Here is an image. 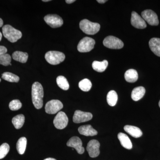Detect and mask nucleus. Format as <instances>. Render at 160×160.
Returning <instances> with one entry per match:
<instances>
[{
  "mask_svg": "<svg viewBox=\"0 0 160 160\" xmlns=\"http://www.w3.org/2000/svg\"><path fill=\"white\" fill-rule=\"evenodd\" d=\"M32 103L37 109H40L43 106L44 90L42 85L38 82H35L32 87Z\"/></svg>",
  "mask_w": 160,
  "mask_h": 160,
  "instance_id": "obj_1",
  "label": "nucleus"
},
{
  "mask_svg": "<svg viewBox=\"0 0 160 160\" xmlns=\"http://www.w3.org/2000/svg\"><path fill=\"white\" fill-rule=\"evenodd\" d=\"M3 35L8 41L11 42H17L22 37V32L18 29H15L9 25H6L2 27Z\"/></svg>",
  "mask_w": 160,
  "mask_h": 160,
  "instance_id": "obj_2",
  "label": "nucleus"
},
{
  "mask_svg": "<svg viewBox=\"0 0 160 160\" xmlns=\"http://www.w3.org/2000/svg\"><path fill=\"white\" fill-rule=\"evenodd\" d=\"M80 29L86 34L94 35L99 31L100 25L98 23L92 22L89 20L84 19L80 22Z\"/></svg>",
  "mask_w": 160,
  "mask_h": 160,
  "instance_id": "obj_3",
  "label": "nucleus"
},
{
  "mask_svg": "<svg viewBox=\"0 0 160 160\" xmlns=\"http://www.w3.org/2000/svg\"><path fill=\"white\" fill-rule=\"evenodd\" d=\"M65 55L61 52L50 51L46 52L45 59L49 64L57 65L62 62L65 59Z\"/></svg>",
  "mask_w": 160,
  "mask_h": 160,
  "instance_id": "obj_4",
  "label": "nucleus"
},
{
  "mask_svg": "<svg viewBox=\"0 0 160 160\" xmlns=\"http://www.w3.org/2000/svg\"><path fill=\"white\" fill-rule=\"evenodd\" d=\"M95 41L89 37H85L80 41L78 45V51L81 52H89L94 48Z\"/></svg>",
  "mask_w": 160,
  "mask_h": 160,
  "instance_id": "obj_5",
  "label": "nucleus"
},
{
  "mask_svg": "<svg viewBox=\"0 0 160 160\" xmlns=\"http://www.w3.org/2000/svg\"><path fill=\"white\" fill-rule=\"evenodd\" d=\"M103 43L104 46L111 49H121L124 46V43L122 40L112 36H109L105 38Z\"/></svg>",
  "mask_w": 160,
  "mask_h": 160,
  "instance_id": "obj_6",
  "label": "nucleus"
},
{
  "mask_svg": "<svg viewBox=\"0 0 160 160\" xmlns=\"http://www.w3.org/2000/svg\"><path fill=\"white\" fill-rule=\"evenodd\" d=\"M62 103L59 100H52L46 103L45 111L48 114H55L62 109Z\"/></svg>",
  "mask_w": 160,
  "mask_h": 160,
  "instance_id": "obj_7",
  "label": "nucleus"
},
{
  "mask_svg": "<svg viewBox=\"0 0 160 160\" xmlns=\"http://www.w3.org/2000/svg\"><path fill=\"white\" fill-rule=\"evenodd\" d=\"M143 19L151 26H157L159 24V20L156 13L150 9H146L142 12Z\"/></svg>",
  "mask_w": 160,
  "mask_h": 160,
  "instance_id": "obj_8",
  "label": "nucleus"
},
{
  "mask_svg": "<svg viewBox=\"0 0 160 160\" xmlns=\"http://www.w3.org/2000/svg\"><path fill=\"white\" fill-rule=\"evenodd\" d=\"M68 118L65 112L60 111L58 112L53 120V124L57 129H62L68 125Z\"/></svg>",
  "mask_w": 160,
  "mask_h": 160,
  "instance_id": "obj_9",
  "label": "nucleus"
},
{
  "mask_svg": "<svg viewBox=\"0 0 160 160\" xmlns=\"http://www.w3.org/2000/svg\"><path fill=\"white\" fill-rule=\"evenodd\" d=\"M44 20L52 28H58L62 26L63 24L62 18L56 14L47 15L44 17Z\"/></svg>",
  "mask_w": 160,
  "mask_h": 160,
  "instance_id": "obj_10",
  "label": "nucleus"
},
{
  "mask_svg": "<svg viewBox=\"0 0 160 160\" xmlns=\"http://www.w3.org/2000/svg\"><path fill=\"white\" fill-rule=\"evenodd\" d=\"M100 144L96 140H92L87 144V151L91 158L97 157L100 154Z\"/></svg>",
  "mask_w": 160,
  "mask_h": 160,
  "instance_id": "obj_11",
  "label": "nucleus"
},
{
  "mask_svg": "<svg viewBox=\"0 0 160 160\" xmlns=\"http://www.w3.org/2000/svg\"><path fill=\"white\" fill-rule=\"evenodd\" d=\"M92 118V115L90 112H84L77 110L75 112L73 116V122L75 123H80L88 122Z\"/></svg>",
  "mask_w": 160,
  "mask_h": 160,
  "instance_id": "obj_12",
  "label": "nucleus"
},
{
  "mask_svg": "<svg viewBox=\"0 0 160 160\" xmlns=\"http://www.w3.org/2000/svg\"><path fill=\"white\" fill-rule=\"evenodd\" d=\"M131 24L135 28L139 29H145L147 26L145 20L134 11L131 13Z\"/></svg>",
  "mask_w": 160,
  "mask_h": 160,
  "instance_id": "obj_13",
  "label": "nucleus"
},
{
  "mask_svg": "<svg viewBox=\"0 0 160 160\" xmlns=\"http://www.w3.org/2000/svg\"><path fill=\"white\" fill-rule=\"evenodd\" d=\"M67 146L74 148L79 154H83L85 149L82 146V140L78 137H72L68 141Z\"/></svg>",
  "mask_w": 160,
  "mask_h": 160,
  "instance_id": "obj_14",
  "label": "nucleus"
},
{
  "mask_svg": "<svg viewBox=\"0 0 160 160\" xmlns=\"http://www.w3.org/2000/svg\"><path fill=\"white\" fill-rule=\"evenodd\" d=\"M80 134L86 136H93L98 134V132L90 125H84L78 128Z\"/></svg>",
  "mask_w": 160,
  "mask_h": 160,
  "instance_id": "obj_15",
  "label": "nucleus"
},
{
  "mask_svg": "<svg viewBox=\"0 0 160 160\" xmlns=\"http://www.w3.org/2000/svg\"><path fill=\"white\" fill-rule=\"evenodd\" d=\"M149 46L156 55L160 57V38H152L149 41Z\"/></svg>",
  "mask_w": 160,
  "mask_h": 160,
  "instance_id": "obj_16",
  "label": "nucleus"
},
{
  "mask_svg": "<svg viewBox=\"0 0 160 160\" xmlns=\"http://www.w3.org/2000/svg\"><path fill=\"white\" fill-rule=\"evenodd\" d=\"M124 130L132 137L138 138L142 135V132L136 126L126 125L124 127Z\"/></svg>",
  "mask_w": 160,
  "mask_h": 160,
  "instance_id": "obj_17",
  "label": "nucleus"
},
{
  "mask_svg": "<svg viewBox=\"0 0 160 160\" xmlns=\"http://www.w3.org/2000/svg\"><path fill=\"white\" fill-rule=\"evenodd\" d=\"M118 137L121 145L124 148L128 149H131L132 148V143L127 135L122 132H119L118 134Z\"/></svg>",
  "mask_w": 160,
  "mask_h": 160,
  "instance_id": "obj_18",
  "label": "nucleus"
},
{
  "mask_svg": "<svg viewBox=\"0 0 160 160\" xmlns=\"http://www.w3.org/2000/svg\"><path fill=\"white\" fill-rule=\"evenodd\" d=\"M146 93V89L142 86L136 87L132 90L131 93V98L133 101H138L144 97Z\"/></svg>",
  "mask_w": 160,
  "mask_h": 160,
  "instance_id": "obj_19",
  "label": "nucleus"
},
{
  "mask_svg": "<svg viewBox=\"0 0 160 160\" xmlns=\"http://www.w3.org/2000/svg\"><path fill=\"white\" fill-rule=\"evenodd\" d=\"M125 78L127 82L134 83L136 82L138 78L137 71L133 69L127 70L125 73Z\"/></svg>",
  "mask_w": 160,
  "mask_h": 160,
  "instance_id": "obj_20",
  "label": "nucleus"
},
{
  "mask_svg": "<svg viewBox=\"0 0 160 160\" xmlns=\"http://www.w3.org/2000/svg\"><path fill=\"white\" fill-rule=\"evenodd\" d=\"M108 62L107 60H104L102 62L94 61L92 63L93 69L98 72H102L105 71L108 67Z\"/></svg>",
  "mask_w": 160,
  "mask_h": 160,
  "instance_id": "obj_21",
  "label": "nucleus"
},
{
  "mask_svg": "<svg viewBox=\"0 0 160 160\" xmlns=\"http://www.w3.org/2000/svg\"><path fill=\"white\" fill-rule=\"evenodd\" d=\"M28 57L29 56L27 52L21 51L14 52L12 54V58L13 60L22 63L27 62Z\"/></svg>",
  "mask_w": 160,
  "mask_h": 160,
  "instance_id": "obj_22",
  "label": "nucleus"
},
{
  "mask_svg": "<svg viewBox=\"0 0 160 160\" xmlns=\"http://www.w3.org/2000/svg\"><path fill=\"white\" fill-rule=\"evenodd\" d=\"M25 120V116L23 114H19L13 118L12 122L16 129H19L22 127Z\"/></svg>",
  "mask_w": 160,
  "mask_h": 160,
  "instance_id": "obj_23",
  "label": "nucleus"
},
{
  "mask_svg": "<svg viewBox=\"0 0 160 160\" xmlns=\"http://www.w3.org/2000/svg\"><path fill=\"white\" fill-rule=\"evenodd\" d=\"M27 139L26 138L22 137L18 140L17 143V150L20 154H24L26 151Z\"/></svg>",
  "mask_w": 160,
  "mask_h": 160,
  "instance_id": "obj_24",
  "label": "nucleus"
},
{
  "mask_svg": "<svg viewBox=\"0 0 160 160\" xmlns=\"http://www.w3.org/2000/svg\"><path fill=\"white\" fill-rule=\"evenodd\" d=\"M118 96L117 93L114 90L109 92L107 95V102L109 106H114L117 102Z\"/></svg>",
  "mask_w": 160,
  "mask_h": 160,
  "instance_id": "obj_25",
  "label": "nucleus"
},
{
  "mask_svg": "<svg viewBox=\"0 0 160 160\" xmlns=\"http://www.w3.org/2000/svg\"><path fill=\"white\" fill-rule=\"evenodd\" d=\"M57 83L58 86L63 90H67L69 89V85L67 79L62 76H59L57 78Z\"/></svg>",
  "mask_w": 160,
  "mask_h": 160,
  "instance_id": "obj_26",
  "label": "nucleus"
},
{
  "mask_svg": "<svg viewBox=\"0 0 160 160\" xmlns=\"http://www.w3.org/2000/svg\"><path fill=\"white\" fill-rule=\"evenodd\" d=\"M2 78L3 79L10 82H18L20 80L18 76L10 72H5L3 73L2 74Z\"/></svg>",
  "mask_w": 160,
  "mask_h": 160,
  "instance_id": "obj_27",
  "label": "nucleus"
},
{
  "mask_svg": "<svg viewBox=\"0 0 160 160\" xmlns=\"http://www.w3.org/2000/svg\"><path fill=\"white\" fill-rule=\"evenodd\" d=\"M78 86L80 89L83 91L88 92L91 89L92 85L90 80L86 78L80 81Z\"/></svg>",
  "mask_w": 160,
  "mask_h": 160,
  "instance_id": "obj_28",
  "label": "nucleus"
},
{
  "mask_svg": "<svg viewBox=\"0 0 160 160\" xmlns=\"http://www.w3.org/2000/svg\"><path fill=\"white\" fill-rule=\"evenodd\" d=\"M11 57L10 55L5 53L0 55V65L8 66L11 64Z\"/></svg>",
  "mask_w": 160,
  "mask_h": 160,
  "instance_id": "obj_29",
  "label": "nucleus"
},
{
  "mask_svg": "<svg viewBox=\"0 0 160 160\" xmlns=\"http://www.w3.org/2000/svg\"><path fill=\"white\" fill-rule=\"evenodd\" d=\"M10 147L7 143H3L0 146V159L6 156L9 151Z\"/></svg>",
  "mask_w": 160,
  "mask_h": 160,
  "instance_id": "obj_30",
  "label": "nucleus"
},
{
  "mask_svg": "<svg viewBox=\"0 0 160 160\" xmlns=\"http://www.w3.org/2000/svg\"><path fill=\"white\" fill-rule=\"evenodd\" d=\"M22 104L19 100H13L9 104V109L12 111H16L21 109Z\"/></svg>",
  "mask_w": 160,
  "mask_h": 160,
  "instance_id": "obj_31",
  "label": "nucleus"
},
{
  "mask_svg": "<svg viewBox=\"0 0 160 160\" xmlns=\"http://www.w3.org/2000/svg\"><path fill=\"white\" fill-rule=\"evenodd\" d=\"M7 52V48L4 46H0V55L6 53Z\"/></svg>",
  "mask_w": 160,
  "mask_h": 160,
  "instance_id": "obj_32",
  "label": "nucleus"
},
{
  "mask_svg": "<svg viewBox=\"0 0 160 160\" xmlns=\"http://www.w3.org/2000/svg\"><path fill=\"white\" fill-rule=\"evenodd\" d=\"M75 1V0H66V2L67 4H71V3L74 2Z\"/></svg>",
  "mask_w": 160,
  "mask_h": 160,
  "instance_id": "obj_33",
  "label": "nucleus"
},
{
  "mask_svg": "<svg viewBox=\"0 0 160 160\" xmlns=\"http://www.w3.org/2000/svg\"><path fill=\"white\" fill-rule=\"evenodd\" d=\"M97 1L98 2L101 3V4H103V3L106 2L107 1H106V0H97Z\"/></svg>",
  "mask_w": 160,
  "mask_h": 160,
  "instance_id": "obj_34",
  "label": "nucleus"
},
{
  "mask_svg": "<svg viewBox=\"0 0 160 160\" xmlns=\"http://www.w3.org/2000/svg\"><path fill=\"white\" fill-rule=\"evenodd\" d=\"M3 25V21L2 18H0V27H2Z\"/></svg>",
  "mask_w": 160,
  "mask_h": 160,
  "instance_id": "obj_35",
  "label": "nucleus"
},
{
  "mask_svg": "<svg viewBox=\"0 0 160 160\" xmlns=\"http://www.w3.org/2000/svg\"><path fill=\"white\" fill-rule=\"evenodd\" d=\"M44 160H57L53 158H47L45 159Z\"/></svg>",
  "mask_w": 160,
  "mask_h": 160,
  "instance_id": "obj_36",
  "label": "nucleus"
},
{
  "mask_svg": "<svg viewBox=\"0 0 160 160\" xmlns=\"http://www.w3.org/2000/svg\"><path fill=\"white\" fill-rule=\"evenodd\" d=\"M2 33H1V32H0V41L2 40Z\"/></svg>",
  "mask_w": 160,
  "mask_h": 160,
  "instance_id": "obj_37",
  "label": "nucleus"
},
{
  "mask_svg": "<svg viewBox=\"0 0 160 160\" xmlns=\"http://www.w3.org/2000/svg\"><path fill=\"white\" fill-rule=\"evenodd\" d=\"M42 1L44 2H50V0H43Z\"/></svg>",
  "mask_w": 160,
  "mask_h": 160,
  "instance_id": "obj_38",
  "label": "nucleus"
},
{
  "mask_svg": "<svg viewBox=\"0 0 160 160\" xmlns=\"http://www.w3.org/2000/svg\"><path fill=\"white\" fill-rule=\"evenodd\" d=\"M159 107L160 108V100L159 102Z\"/></svg>",
  "mask_w": 160,
  "mask_h": 160,
  "instance_id": "obj_39",
  "label": "nucleus"
},
{
  "mask_svg": "<svg viewBox=\"0 0 160 160\" xmlns=\"http://www.w3.org/2000/svg\"><path fill=\"white\" fill-rule=\"evenodd\" d=\"M1 82V78H0V82Z\"/></svg>",
  "mask_w": 160,
  "mask_h": 160,
  "instance_id": "obj_40",
  "label": "nucleus"
}]
</instances>
